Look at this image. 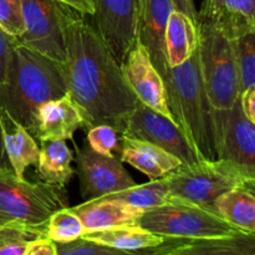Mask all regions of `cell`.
Segmentation results:
<instances>
[{
    "label": "cell",
    "instance_id": "6da1fadb",
    "mask_svg": "<svg viewBox=\"0 0 255 255\" xmlns=\"http://www.w3.org/2000/svg\"><path fill=\"white\" fill-rule=\"evenodd\" d=\"M65 36L67 90L84 112L87 127L109 125L121 132L138 102L122 66L95 26L75 10L67 16Z\"/></svg>",
    "mask_w": 255,
    "mask_h": 255
},
{
    "label": "cell",
    "instance_id": "7a4b0ae2",
    "mask_svg": "<svg viewBox=\"0 0 255 255\" xmlns=\"http://www.w3.org/2000/svg\"><path fill=\"white\" fill-rule=\"evenodd\" d=\"M69 92L64 64L17 44L0 84V109L31 129L37 107Z\"/></svg>",
    "mask_w": 255,
    "mask_h": 255
},
{
    "label": "cell",
    "instance_id": "3957f363",
    "mask_svg": "<svg viewBox=\"0 0 255 255\" xmlns=\"http://www.w3.org/2000/svg\"><path fill=\"white\" fill-rule=\"evenodd\" d=\"M164 85L174 122L186 134L198 158L218 159L214 110L202 77L198 47L187 61L169 69Z\"/></svg>",
    "mask_w": 255,
    "mask_h": 255
},
{
    "label": "cell",
    "instance_id": "277c9868",
    "mask_svg": "<svg viewBox=\"0 0 255 255\" xmlns=\"http://www.w3.org/2000/svg\"><path fill=\"white\" fill-rule=\"evenodd\" d=\"M202 77L214 112L228 111L241 97L233 40L216 27L196 21Z\"/></svg>",
    "mask_w": 255,
    "mask_h": 255
},
{
    "label": "cell",
    "instance_id": "5b68a950",
    "mask_svg": "<svg viewBox=\"0 0 255 255\" xmlns=\"http://www.w3.org/2000/svg\"><path fill=\"white\" fill-rule=\"evenodd\" d=\"M69 206L64 189L19 178L12 168H0V226L12 222L45 224L57 209Z\"/></svg>",
    "mask_w": 255,
    "mask_h": 255
},
{
    "label": "cell",
    "instance_id": "8992f818",
    "mask_svg": "<svg viewBox=\"0 0 255 255\" xmlns=\"http://www.w3.org/2000/svg\"><path fill=\"white\" fill-rule=\"evenodd\" d=\"M138 224L152 233L176 239L219 238L239 231L214 212L179 198L144 211Z\"/></svg>",
    "mask_w": 255,
    "mask_h": 255
},
{
    "label": "cell",
    "instance_id": "52a82bcc",
    "mask_svg": "<svg viewBox=\"0 0 255 255\" xmlns=\"http://www.w3.org/2000/svg\"><path fill=\"white\" fill-rule=\"evenodd\" d=\"M163 178L174 198L212 212L217 199L226 192L238 188L244 179L238 169L224 159H199L191 164H181Z\"/></svg>",
    "mask_w": 255,
    "mask_h": 255
},
{
    "label": "cell",
    "instance_id": "ba28073f",
    "mask_svg": "<svg viewBox=\"0 0 255 255\" xmlns=\"http://www.w3.org/2000/svg\"><path fill=\"white\" fill-rule=\"evenodd\" d=\"M71 10L56 0H22L25 30L17 44L64 64L65 25Z\"/></svg>",
    "mask_w": 255,
    "mask_h": 255
},
{
    "label": "cell",
    "instance_id": "9c48e42d",
    "mask_svg": "<svg viewBox=\"0 0 255 255\" xmlns=\"http://www.w3.org/2000/svg\"><path fill=\"white\" fill-rule=\"evenodd\" d=\"M218 159L228 161L244 179H255V124L247 119L241 97L224 112H214Z\"/></svg>",
    "mask_w": 255,
    "mask_h": 255
},
{
    "label": "cell",
    "instance_id": "30bf717a",
    "mask_svg": "<svg viewBox=\"0 0 255 255\" xmlns=\"http://www.w3.org/2000/svg\"><path fill=\"white\" fill-rule=\"evenodd\" d=\"M121 136L157 144L181 159L183 164L199 161L181 127L168 116L154 111L139 101L127 116Z\"/></svg>",
    "mask_w": 255,
    "mask_h": 255
},
{
    "label": "cell",
    "instance_id": "8fae6325",
    "mask_svg": "<svg viewBox=\"0 0 255 255\" xmlns=\"http://www.w3.org/2000/svg\"><path fill=\"white\" fill-rule=\"evenodd\" d=\"M77 176L80 191L85 201L100 198L136 186L121 161L115 156L97 153L85 139L84 146H76Z\"/></svg>",
    "mask_w": 255,
    "mask_h": 255
},
{
    "label": "cell",
    "instance_id": "7c38bea8",
    "mask_svg": "<svg viewBox=\"0 0 255 255\" xmlns=\"http://www.w3.org/2000/svg\"><path fill=\"white\" fill-rule=\"evenodd\" d=\"M95 29L120 65L137 40L138 0H92Z\"/></svg>",
    "mask_w": 255,
    "mask_h": 255
},
{
    "label": "cell",
    "instance_id": "4fadbf2b",
    "mask_svg": "<svg viewBox=\"0 0 255 255\" xmlns=\"http://www.w3.org/2000/svg\"><path fill=\"white\" fill-rule=\"evenodd\" d=\"M121 66L125 79L137 100L173 120L167 101L163 77L154 67L149 54L138 40L128 50Z\"/></svg>",
    "mask_w": 255,
    "mask_h": 255
},
{
    "label": "cell",
    "instance_id": "5bb4252c",
    "mask_svg": "<svg viewBox=\"0 0 255 255\" xmlns=\"http://www.w3.org/2000/svg\"><path fill=\"white\" fill-rule=\"evenodd\" d=\"M173 10H176L173 0H138L137 40L147 50L163 81L171 69L167 62L164 35L169 15Z\"/></svg>",
    "mask_w": 255,
    "mask_h": 255
},
{
    "label": "cell",
    "instance_id": "9a60e30c",
    "mask_svg": "<svg viewBox=\"0 0 255 255\" xmlns=\"http://www.w3.org/2000/svg\"><path fill=\"white\" fill-rule=\"evenodd\" d=\"M87 127L86 117L79 105L67 92L59 99L50 100L37 107L30 133L40 141L71 139L75 132Z\"/></svg>",
    "mask_w": 255,
    "mask_h": 255
},
{
    "label": "cell",
    "instance_id": "2e32d148",
    "mask_svg": "<svg viewBox=\"0 0 255 255\" xmlns=\"http://www.w3.org/2000/svg\"><path fill=\"white\" fill-rule=\"evenodd\" d=\"M144 254L162 255H255V233L238 231L211 239L168 238Z\"/></svg>",
    "mask_w": 255,
    "mask_h": 255
},
{
    "label": "cell",
    "instance_id": "e0dca14e",
    "mask_svg": "<svg viewBox=\"0 0 255 255\" xmlns=\"http://www.w3.org/2000/svg\"><path fill=\"white\" fill-rule=\"evenodd\" d=\"M196 21L206 22L234 40L255 29V0H203Z\"/></svg>",
    "mask_w": 255,
    "mask_h": 255
},
{
    "label": "cell",
    "instance_id": "ac0fdd59",
    "mask_svg": "<svg viewBox=\"0 0 255 255\" xmlns=\"http://www.w3.org/2000/svg\"><path fill=\"white\" fill-rule=\"evenodd\" d=\"M80 217L86 232L104 231L124 224H138L144 211L119 199H89L80 206L72 207Z\"/></svg>",
    "mask_w": 255,
    "mask_h": 255
},
{
    "label": "cell",
    "instance_id": "d6986e66",
    "mask_svg": "<svg viewBox=\"0 0 255 255\" xmlns=\"http://www.w3.org/2000/svg\"><path fill=\"white\" fill-rule=\"evenodd\" d=\"M120 153L122 162L141 171L151 181L163 178L169 172L183 164L181 159L157 144L126 136L121 137Z\"/></svg>",
    "mask_w": 255,
    "mask_h": 255
},
{
    "label": "cell",
    "instance_id": "ffe728a7",
    "mask_svg": "<svg viewBox=\"0 0 255 255\" xmlns=\"http://www.w3.org/2000/svg\"><path fill=\"white\" fill-rule=\"evenodd\" d=\"M82 237L122 251L126 254H143L146 251L161 246L168 239L152 233L139 224H124L104 231L86 232Z\"/></svg>",
    "mask_w": 255,
    "mask_h": 255
},
{
    "label": "cell",
    "instance_id": "44dd1931",
    "mask_svg": "<svg viewBox=\"0 0 255 255\" xmlns=\"http://www.w3.org/2000/svg\"><path fill=\"white\" fill-rule=\"evenodd\" d=\"M74 153L64 139L41 141L36 174L39 179L57 189H65L74 177L71 167Z\"/></svg>",
    "mask_w": 255,
    "mask_h": 255
},
{
    "label": "cell",
    "instance_id": "7402d4cb",
    "mask_svg": "<svg viewBox=\"0 0 255 255\" xmlns=\"http://www.w3.org/2000/svg\"><path fill=\"white\" fill-rule=\"evenodd\" d=\"M1 120L4 147L10 166L19 178H25V169L37 163L40 147L37 146L29 129L14 121L2 110Z\"/></svg>",
    "mask_w": 255,
    "mask_h": 255
},
{
    "label": "cell",
    "instance_id": "603a6c76",
    "mask_svg": "<svg viewBox=\"0 0 255 255\" xmlns=\"http://www.w3.org/2000/svg\"><path fill=\"white\" fill-rule=\"evenodd\" d=\"M164 44L169 67L183 64L198 47V30L196 21L184 12L173 10L167 22Z\"/></svg>",
    "mask_w": 255,
    "mask_h": 255
},
{
    "label": "cell",
    "instance_id": "cb8c5ba5",
    "mask_svg": "<svg viewBox=\"0 0 255 255\" xmlns=\"http://www.w3.org/2000/svg\"><path fill=\"white\" fill-rule=\"evenodd\" d=\"M214 212L239 231L255 233V196L246 189L238 187L222 194Z\"/></svg>",
    "mask_w": 255,
    "mask_h": 255
},
{
    "label": "cell",
    "instance_id": "d4e9b609",
    "mask_svg": "<svg viewBox=\"0 0 255 255\" xmlns=\"http://www.w3.org/2000/svg\"><path fill=\"white\" fill-rule=\"evenodd\" d=\"M100 198L119 199L125 203L137 207L142 211H148V209L171 203L176 199L169 193L164 178L156 179V181H151L149 183L139 184V186L136 184L133 187L100 197Z\"/></svg>",
    "mask_w": 255,
    "mask_h": 255
},
{
    "label": "cell",
    "instance_id": "484cf974",
    "mask_svg": "<svg viewBox=\"0 0 255 255\" xmlns=\"http://www.w3.org/2000/svg\"><path fill=\"white\" fill-rule=\"evenodd\" d=\"M46 237V223L12 222L0 226V255H26L31 242Z\"/></svg>",
    "mask_w": 255,
    "mask_h": 255
},
{
    "label": "cell",
    "instance_id": "4316f807",
    "mask_svg": "<svg viewBox=\"0 0 255 255\" xmlns=\"http://www.w3.org/2000/svg\"><path fill=\"white\" fill-rule=\"evenodd\" d=\"M85 233L82 221L69 207L55 211L46 222V237L55 243H69Z\"/></svg>",
    "mask_w": 255,
    "mask_h": 255
},
{
    "label": "cell",
    "instance_id": "83f0119b",
    "mask_svg": "<svg viewBox=\"0 0 255 255\" xmlns=\"http://www.w3.org/2000/svg\"><path fill=\"white\" fill-rule=\"evenodd\" d=\"M238 66L241 95L255 89V29L233 40Z\"/></svg>",
    "mask_w": 255,
    "mask_h": 255
},
{
    "label": "cell",
    "instance_id": "f1b7e54d",
    "mask_svg": "<svg viewBox=\"0 0 255 255\" xmlns=\"http://www.w3.org/2000/svg\"><path fill=\"white\" fill-rule=\"evenodd\" d=\"M87 143L94 151L105 156H114V151H120L119 131L109 125H96L87 131Z\"/></svg>",
    "mask_w": 255,
    "mask_h": 255
},
{
    "label": "cell",
    "instance_id": "f546056e",
    "mask_svg": "<svg viewBox=\"0 0 255 255\" xmlns=\"http://www.w3.org/2000/svg\"><path fill=\"white\" fill-rule=\"evenodd\" d=\"M0 26L15 39L24 32L22 0H0Z\"/></svg>",
    "mask_w": 255,
    "mask_h": 255
},
{
    "label": "cell",
    "instance_id": "4dcf8cb0",
    "mask_svg": "<svg viewBox=\"0 0 255 255\" xmlns=\"http://www.w3.org/2000/svg\"><path fill=\"white\" fill-rule=\"evenodd\" d=\"M57 255H100V254H115L122 255L126 254L122 251L111 248V247L104 246L97 242L90 241L85 237H80L76 241L69 242V243H56Z\"/></svg>",
    "mask_w": 255,
    "mask_h": 255
},
{
    "label": "cell",
    "instance_id": "1f68e13d",
    "mask_svg": "<svg viewBox=\"0 0 255 255\" xmlns=\"http://www.w3.org/2000/svg\"><path fill=\"white\" fill-rule=\"evenodd\" d=\"M17 45V40L10 36L1 26H0V84L5 81L6 76L7 64H9L10 55L14 47Z\"/></svg>",
    "mask_w": 255,
    "mask_h": 255
},
{
    "label": "cell",
    "instance_id": "d6a6232c",
    "mask_svg": "<svg viewBox=\"0 0 255 255\" xmlns=\"http://www.w3.org/2000/svg\"><path fill=\"white\" fill-rule=\"evenodd\" d=\"M26 255H57L56 243L47 237L39 238L29 244Z\"/></svg>",
    "mask_w": 255,
    "mask_h": 255
},
{
    "label": "cell",
    "instance_id": "836d02e7",
    "mask_svg": "<svg viewBox=\"0 0 255 255\" xmlns=\"http://www.w3.org/2000/svg\"><path fill=\"white\" fill-rule=\"evenodd\" d=\"M56 1L70 7V9L75 10V11L84 15V16L85 15L92 16L95 12V6L92 0H56Z\"/></svg>",
    "mask_w": 255,
    "mask_h": 255
},
{
    "label": "cell",
    "instance_id": "e575fe53",
    "mask_svg": "<svg viewBox=\"0 0 255 255\" xmlns=\"http://www.w3.org/2000/svg\"><path fill=\"white\" fill-rule=\"evenodd\" d=\"M241 104L247 119L255 124V89H249L241 95Z\"/></svg>",
    "mask_w": 255,
    "mask_h": 255
},
{
    "label": "cell",
    "instance_id": "d590c367",
    "mask_svg": "<svg viewBox=\"0 0 255 255\" xmlns=\"http://www.w3.org/2000/svg\"><path fill=\"white\" fill-rule=\"evenodd\" d=\"M173 4L176 10L184 12V14L188 15L191 19H193L194 21H196L197 10L196 7H194L193 0H173Z\"/></svg>",
    "mask_w": 255,
    "mask_h": 255
},
{
    "label": "cell",
    "instance_id": "8d00e7d4",
    "mask_svg": "<svg viewBox=\"0 0 255 255\" xmlns=\"http://www.w3.org/2000/svg\"><path fill=\"white\" fill-rule=\"evenodd\" d=\"M0 168H11L9 158L6 156L4 147V133H2V120H1V109H0Z\"/></svg>",
    "mask_w": 255,
    "mask_h": 255
},
{
    "label": "cell",
    "instance_id": "74e56055",
    "mask_svg": "<svg viewBox=\"0 0 255 255\" xmlns=\"http://www.w3.org/2000/svg\"><path fill=\"white\" fill-rule=\"evenodd\" d=\"M239 187L255 196V179H243Z\"/></svg>",
    "mask_w": 255,
    "mask_h": 255
}]
</instances>
